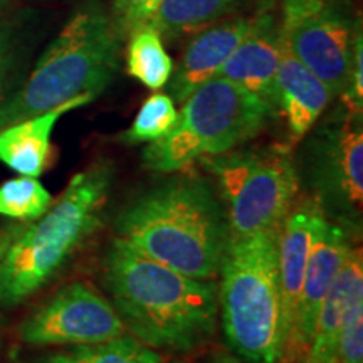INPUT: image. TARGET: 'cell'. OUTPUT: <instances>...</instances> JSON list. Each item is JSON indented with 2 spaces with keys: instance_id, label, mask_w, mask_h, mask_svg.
I'll return each instance as SVG.
<instances>
[{
  "instance_id": "cell-2",
  "label": "cell",
  "mask_w": 363,
  "mask_h": 363,
  "mask_svg": "<svg viewBox=\"0 0 363 363\" xmlns=\"http://www.w3.org/2000/svg\"><path fill=\"white\" fill-rule=\"evenodd\" d=\"M116 238L172 269L214 279L224 264L230 230L211 182L175 175L136 195L115 220Z\"/></svg>"
},
{
  "instance_id": "cell-11",
  "label": "cell",
  "mask_w": 363,
  "mask_h": 363,
  "mask_svg": "<svg viewBox=\"0 0 363 363\" xmlns=\"http://www.w3.org/2000/svg\"><path fill=\"white\" fill-rule=\"evenodd\" d=\"M353 246L352 234L343 225L328 217L321 220L313 240L294 323L278 363H296L308 357L321 305Z\"/></svg>"
},
{
  "instance_id": "cell-21",
  "label": "cell",
  "mask_w": 363,
  "mask_h": 363,
  "mask_svg": "<svg viewBox=\"0 0 363 363\" xmlns=\"http://www.w3.org/2000/svg\"><path fill=\"white\" fill-rule=\"evenodd\" d=\"M177 118L179 111L174 99L165 93H155L142 104L133 123L120 135V140L128 145L153 143L170 133Z\"/></svg>"
},
{
  "instance_id": "cell-24",
  "label": "cell",
  "mask_w": 363,
  "mask_h": 363,
  "mask_svg": "<svg viewBox=\"0 0 363 363\" xmlns=\"http://www.w3.org/2000/svg\"><path fill=\"white\" fill-rule=\"evenodd\" d=\"M338 363H363V294L353 299L338 335Z\"/></svg>"
},
{
  "instance_id": "cell-13",
  "label": "cell",
  "mask_w": 363,
  "mask_h": 363,
  "mask_svg": "<svg viewBox=\"0 0 363 363\" xmlns=\"http://www.w3.org/2000/svg\"><path fill=\"white\" fill-rule=\"evenodd\" d=\"M279 56V22L271 12H259L249 22L247 33L222 66L219 76L276 108Z\"/></svg>"
},
{
  "instance_id": "cell-5",
  "label": "cell",
  "mask_w": 363,
  "mask_h": 363,
  "mask_svg": "<svg viewBox=\"0 0 363 363\" xmlns=\"http://www.w3.org/2000/svg\"><path fill=\"white\" fill-rule=\"evenodd\" d=\"M219 299L229 347L247 363H278L284 347L278 229L230 238Z\"/></svg>"
},
{
  "instance_id": "cell-6",
  "label": "cell",
  "mask_w": 363,
  "mask_h": 363,
  "mask_svg": "<svg viewBox=\"0 0 363 363\" xmlns=\"http://www.w3.org/2000/svg\"><path fill=\"white\" fill-rule=\"evenodd\" d=\"M169 135L143 152L145 169L175 174L202 157L242 147L264 130L274 108L220 76L185 99Z\"/></svg>"
},
{
  "instance_id": "cell-32",
  "label": "cell",
  "mask_w": 363,
  "mask_h": 363,
  "mask_svg": "<svg viewBox=\"0 0 363 363\" xmlns=\"http://www.w3.org/2000/svg\"><path fill=\"white\" fill-rule=\"evenodd\" d=\"M0 259H2V257H0Z\"/></svg>"
},
{
  "instance_id": "cell-27",
  "label": "cell",
  "mask_w": 363,
  "mask_h": 363,
  "mask_svg": "<svg viewBox=\"0 0 363 363\" xmlns=\"http://www.w3.org/2000/svg\"><path fill=\"white\" fill-rule=\"evenodd\" d=\"M27 363H78L71 355H62V353H54V355H45L35 358L33 362Z\"/></svg>"
},
{
  "instance_id": "cell-12",
  "label": "cell",
  "mask_w": 363,
  "mask_h": 363,
  "mask_svg": "<svg viewBox=\"0 0 363 363\" xmlns=\"http://www.w3.org/2000/svg\"><path fill=\"white\" fill-rule=\"evenodd\" d=\"M325 217L323 208L315 197L298 195L278 225V267L284 340L294 323L313 240Z\"/></svg>"
},
{
  "instance_id": "cell-31",
  "label": "cell",
  "mask_w": 363,
  "mask_h": 363,
  "mask_svg": "<svg viewBox=\"0 0 363 363\" xmlns=\"http://www.w3.org/2000/svg\"><path fill=\"white\" fill-rule=\"evenodd\" d=\"M2 4H4V0H0V6H2Z\"/></svg>"
},
{
  "instance_id": "cell-23",
  "label": "cell",
  "mask_w": 363,
  "mask_h": 363,
  "mask_svg": "<svg viewBox=\"0 0 363 363\" xmlns=\"http://www.w3.org/2000/svg\"><path fill=\"white\" fill-rule=\"evenodd\" d=\"M21 52L11 30L0 27V110L11 101L21 84Z\"/></svg>"
},
{
  "instance_id": "cell-30",
  "label": "cell",
  "mask_w": 363,
  "mask_h": 363,
  "mask_svg": "<svg viewBox=\"0 0 363 363\" xmlns=\"http://www.w3.org/2000/svg\"><path fill=\"white\" fill-rule=\"evenodd\" d=\"M296 363H318V362H315V360H311V358H303V360H299V362H296Z\"/></svg>"
},
{
  "instance_id": "cell-26",
  "label": "cell",
  "mask_w": 363,
  "mask_h": 363,
  "mask_svg": "<svg viewBox=\"0 0 363 363\" xmlns=\"http://www.w3.org/2000/svg\"><path fill=\"white\" fill-rule=\"evenodd\" d=\"M342 104L347 111L362 115L363 113V38L362 33L357 35L353 44L352 61L348 67L345 86L340 93Z\"/></svg>"
},
{
  "instance_id": "cell-16",
  "label": "cell",
  "mask_w": 363,
  "mask_h": 363,
  "mask_svg": "<svg viewBox=\"0 0 363 363\" xmlns=\"http://www.w3.org/2000/svg\"><path fill=\"white\" fill-rule=\"evenodd\" d=\"M93 99L83 94L51 111L0 130V162L17 174L38 179L48 167L52 130L59 118Z\"/></svg>"
},
{
  "instance_id": "cell-7",
  "label": "cell",
  "mask_w": 363,
  "mask_h": 363,
  "mask_svg": "<svg viewBox=\"0 0 363 363\" xmlns=\"http://www.w3.org/2000/svg\"><path fill=\"white\" fill-rule=\"evenodd\" d=\"M214 177L230 238L278 229L299 195V170L284 145L230 150L199 158Z\"/></svg>"
},
{
  "instance_id": "cell-9",
  "label": "cell",
  "mask_w": 363,
  "mask_h": 363,
  "mask_svg": "<svg viewBox=\"0 0 363 363\" xmlns=\"http://www.w3.org/2000/svg\"><path fill=\"white\" fill-rule=\"evenodd\" d=\"M360 33L362 21L348 0H283L281 40L335 96L342 93Z\"/></svg>"
},
{
  "instance_id": "cell-19",
  "label": "cell",
  "mask_w": 363,
  "mask_h": 363,
  "mask_svg": "<svg viewBox=\"0 0 363 363\" xmlns=\"http://www.w3.org/2000/svg\"><path fill=\"white\" fill-rule=\"evenodd\" d=\"M126 71L131 78L157 91L167 86L174 62L162 43V35L152 27H140L130 34Z\"/></svg>"
},
{
  "instance_id": "cell-8",
  "label": "cell",
  "mask_w": 363,
  "mask_h": 363,
  "mask_svg": "<svg viewBox=\"0 0 363 363\" xmlns=\"http://www.w3.org/2000/svg\"><path fill=\"white\" fill-rule=\"evenodd\" d=\"M303 175L330 220L360 233L363 211L362 115L338 110L306 136Z\"/></svg>"
},
{
  "instance_id": "cell-22",
  "label": "cell",
  "mask_w": 363,
  "mask_h": 363,
  "mask_svg": "<svg viewBox=\"0 0 363 363\" xmlns=\"http://www.w3.org/2000/svg\"><path fill=\"white\" fill-rule=\"evenodd\" d=\"M71 357L78 363H172L131 335H121L106 343L76 347Z\"/></svg>"
},
{
  "instance_id": "cell-18",
  "label": "cell",
  "mask_w": 363,
  "mask_h": 363,
  "mask_svg": "<svg viewBox=\"0 0 363 363\" xmlns=\"http://www.w3.org/2000/svg\"><path fill=\"white\" fill-rule=\"evenodd\" d=\"M235 0H160L145 27L165 38H179L224 16Z\"/></svg>"
},
{
  "instance_id": "cell-4",
  "label": "cell",
  "mask_w": 363,
  "mask_h": 363,
  "mask_svg": "<svg viewBox=\"0 0 363 363\" xmlns=\"http://www.w3.org/2000/svg\"><path fill=\"white\" fill-rule=\"evenodd\" d=\"M121 40L111 16L103 9L86 6L76 12L0 110V130L83 94L98 98L120 66Z\"/></svg>"
},
{
  "instance_id": "cell-14",
  "label": "cell",
  "mask_w": 363,
  "mask_h": 363,
  "mask_svg": "<svg viewBox=\"0 0 363 363\" xmlns=\"http://www.w3.org/2000/svg\"><path fill=\"white\" fill-rule=\"evenodd\" d=\"M335 94L303 65L281 40L279 66L276 72V108L288 125L291 142L303 140L315 128Z\"/></svg>"
},
{
  "instance_id": "cell-28",
  "label": "cell",
  "mask_w": 363,
  "mask_h": 363,
  "mask_svg": "<svg viewBox=\"0 0 363 363\" xmlns=\"http://www.w3.org/2000/svg\"><path fill=\"white\" fill-rule=\"evenodd\" d=\"M17 230H19V227H9V229H6L2 234H0V257L4 256V252H6L7 246L11 244V240L13 239V235L17 234Z\"/></svg>"
},
{
  "instance_id": "cell-10",
  "label": "cell",
  "mask_w": 363,
  "mask_h": 363,
  "mask_svg": "<svg viewBox=\"0 0 363 363\" xmlns=\"http://www.w3.org/2000/svg\"><path fill=\"white\" fill-rule=\"evenodd\" d=\"M125 326L110 301L86 283H71L27 316L19 338L34 347L99 345L125 335Z\"/></svg>"
},
{
  "instance_id": "cell-17",
  "label": "cell",
  "mask_w": 363,
  "mask_h": 363,
  "mask_svg": "<svg viewBox=\"0 0 363 363\" xmlns=\"http://www.w3.org/2000/svg\"><path fill=\"white\" fill-rule=\"evenodd\" d=\"M360 294H363V254L362 247L353 246L321 305L308 358L318 363H338L340 330L348 308Z\"/></svg>"
},
{
  "instance_id": "cell-1",
  "label": "cell",
  "mask_w": 363,
  "mask_h": 363,
  "mask_svg": "<svg viewBox=\"0 0 363 363\" xmlns=\"http://www.w3.org/2000/svg\"><path fill=\"white\" fill-rule=\"evenodd\" d=\"M103 278L125 330L147 347L187 353L214 337L219 288L212 279L182 274L120 238L104 256Z\"/></svg>"
},
{
  "instance_id": "cell-29",
  "label": "cell",
  "mask_w": 363,
  "mask_h": 363,
  "mask_svg": "<svg viewBox=\"0 0 363 363\" xmlns=\"http://www.w3.org/2000/svg\"><path fill=\"white\" fill-rule=\"evenodd\" d=\"M208 363H247L244 362L242 358L235 355H227V353H220V355H216Z\"/></svg>"
},
{
  "instance_id": "cell-20",
  "label": "cell",
  "mask_w": 363,
  "mask_h": 363,
  "mask_svg": "<svg viewBox=\"0 0 363 363\" xmlns=\"http://www.w3.org/2000/svg\"><path fill=\"white\" fill-rule=\"evenodd\" d=\"M52 195L35 177L22 175L0 185V216L35 220L48 212Z\"/></svg>"
},
{
  "instance_id": "cell-25",
  "label": "cell",
  "mask_w": 363,
  "mask_h": 363,
  "mask_svg": "<svg viewBox=\"0 0 363 363\" xmlns=\"http://www.w3.org/2000/svg\"><path fill=\"white\" fill-rule=\"evenodd\" d=\"M160 0H115L111 19L121 38L125 39L133 30L147 26Z\"/></svg>"
},
{
  "instance_id": "cell-3",
  "label": "cell",
  "mask_w": 363,
  "mask_h": 363,
  "mask_svg": "<svg viewBox=\"0 0 363 363\" xmlns=\"http://www.w3.org/2000/svg\"><path fill=\"white\" fill-rule=\"evenodd\" d=\"M115 167L94 162L72 177L56 203L34 224L19 227L0 259V305H19L48 284L101 229Z\"/></svg>"
},
{
  "instance_id": "cell-15",
  "label": "cell",
  "mask_w": 363,
  "mask_h": 363,
  "mask_svg": "<svg viewBox=\"0 0 363 363\" xmlns=\"http://www.w3.org/2000/svg\"><path fill=\"white\" fill-rule=\"evenodd\" d=\"M251 19H230L202 30L190 40L177 69L172 72L169 96L174 103H184L195 89L219 76L222 66L235 51Z\"/></svg>"
}]
</instances>
